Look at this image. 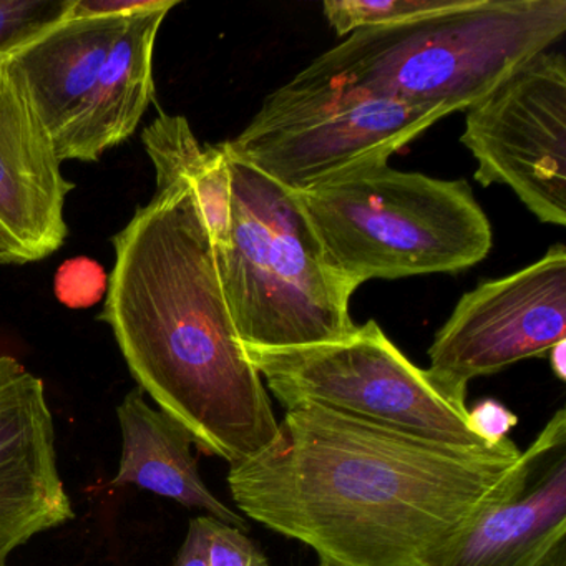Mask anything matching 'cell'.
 Instances as JSON below:
<instances>
[{"label":"cell","instance_id":"cell-1","mask_svg":"<svg viewBox=\"0 0 566 566\" xmlns=\"http://www.w3.org/2000/svg\"><path fill=\"white\" fill-rule=\"evenodd\" d=\"M566 443V410L525 452L467 449L314 406L287 409L273 446L230 467L238 510L337 566H442L460 536L518 495Z\"/></svg>","mask_w":566,"mask_h":566},{"label":"cell","instance_id":"cell-2","mask_svg":"<svg viewBox=\"0 0 566 566\" xmlns=\"http://www.w3.org/2000/svg\"><path fill=\"white\" fill-rule=\"evenodd\" d=\"M112 247L98 321L111 326L138 387L201 452L230 467L273 446L280 422L231 319L193 188L157 181Z\"/></svg>","mask_w":566,"mask_h":566},{"label":"cell","instance_id":"cell-3","mask_svg":"<svg viewBox=\"0 0 566 566\" xmlns=\"http://www.w3.org/2000/svg\"><path fill=\"white\" fill-rule=\"evenodd\" d=\"M565 32L566 0H457L353 32L301 74L450 115L489 97Z\"/></svg>","mask_w":566,"mask_h":566},{"label":"cell","instance_id":"cell-4","mask_svg":"<svg viewBox=\"0 0 566 566\" xmlns=\"http://www.w3.org/2000/svg\"><path fill=\"white\" fill-rule=\"evenodd\" d=\"M177 6L74 0L9 55L62 164L101 161L137 132L155 98L158 32Z\"/></svg>","mask_w":566,"mask_h":566},{"label":"cell","instance_id":"cell-5","mask_svg":"<svg viewBox=\"0 0 566 566\" xmlns=\"http://www.w3.org/2000/svg\"><path fill=\"white\" fill-rule=\"evenodd\" d=\"M327 268L354 291L370 280L459 273L492 250V227L465 180L389 165L294 195Z\"/></svg>","mask_w":566,"mask_h":566},{"label":"cell","instance_id":"cell-6","mask_svg":"<svg viewBox=\"0 0 566 566\" xmlns=\"http://www.w3.org/2000/svg\"><path fill=\"white\" fill-rule=\"evenodd\" d=\"M227 161L230 230L214 251L241 344L287 349L353 333L356 291L327 268L296 197L230 154Z\"/></svg>","mask_w":566,"mask_h":566},{"label":"cell","instance_id":"cell-7","mask_svg":"<svg viewBox=\"0 0 566 566\" xmlns=\"http://www.w3.org/2000/svg\"><path fill=\"white\" fill-rule=\"evenodd\" d=\"M446 117L300 72L264 98L237 138L221 145L231 157L297 195L386 165Z\"/></svg>","mask_w":566,"mask_h":566},{"label":"cell","instance_id":"cell-8","mask_svg":"<svg viewBox=\"0 0 566 566\" xmlns=\"http://www.w3.org/2000/svg\"><path fill=\"white\" fill-rule=\"evenodd\" d=\"M243 349L286 410L321 407L450 446L492 447L470 427L467 403L417 367L376 321L333 343Z\"/></svg>","mask_w":566,"mask_h":566},{"label":"cell","instance_id":"cell-9","mask_svg":"<svg viewBox=\"0 0 566 566\" xmlns=\"http://www.w3.org/2000/svg\"><path fill=\"white\" fill-rule=\"evenodd\" d=\"M475 180L505 185L542 223L566 224V57L543 52L467 111Z\"/></svg>","mask_w":566,"mask_h":566},{"label":"cell","instance_id":"cell-10","mask_svg":"<svg viewBox=\"0 0 566 566\" xmlns=\"http://www.w3.org/2000/svg\"><path fill=\"white\" fill-rule=\"evenodd\" d=\"M566 340V248L460 297L429 347L427 373L465 402L476 377L542 357Z\"/></svg>","mask_w":566,"mask_h":566},{"label":"cell","instance_id":"cell-11","mask_svg":"<svg viewBox=\"0 0 566 566\" xmlns=\"http://www.w3.org/2000/svg\"><path fill=\"white\" fill-rule=\"evenodd\" d=\"M75 184L9 59H0V266L52 256L69 237Z\"/></svg>","mask_w":566,"mask_h":566},{"label":"cell","instance_id":"cell-12","mask_svg":"<svg viewBox=\"0 0 566 566\" xmlns=\"http://www.w3.org/2000/svg\"><path fill=\"white\" fill-rule=\"evenodd\" d=\"M74 516L44 382L14 357L0 356V566Z\"/></svg>","mask_w":566,"mask_h":566},{"label":"cell","instance_id":"cell-13","mask_svg":"<svg viewBox=\"0 0 566 566\" xmlns=\"http://www.w3.org/2000/svg\"><path fill=\"white\" fill-rule=\"evenodd\" d=\"M566 538V443L546 453L525 489L483 513L442 566H538Z\"/></svg>","mask_w":566,"mask_h":566},{"label":"cell","instance_id":"cell-14","mask_svg":"<svg viewBox=\"0 0 566 566\" xmlns=\"http://www.w3.org/2000/svg\"><path fill=\"white\" fill-rule=\"evenodd\" d=\"M122 430V457L112 485H135L175 500L208 516L247 532L243 515L224 505L201 479L191 453L190 433L174 419L148 406L145 392L130 390L117 407Z\"/></svg>","mask_w":566,"mask_h":566},{"label":"cell","instance_id":"cell-15","mask_svg":"<svg viewBox=\"0 0 566 566\" xmlns=\"http://www.w3.org/2000/svg\"><path fill=\"white\" fill-rule=\"evenodd\" d=\"M157 181L184 180L193 188L213 240L214 250L227 247L230 230V170L220 145H201L181 115L160 112L142 134Z\"/></svg>","mask_w":566,"mask_h":566},{"label":"cell","instance_id":"cell-16","mask_svg":"<svg viewBox=\"0 0 566 566\" xmlns=\"http://www.w3.org/2000/svg\"><path fill=\"white\" fill-rule=\"evenodd\" d=\"M457 0H326L324 18L339 38L360 29L410 21L452 8Z\"/></svg>","mask_w":566,"mask_h":566},{"label":"cell","instance_id":"cell-17","mask_svg":"<svg viewBox=\"0 0 566 566\" xmlns=\"http://www.w3.org/2000/svg\"><path fill=\"white\" fill-rule=\"evenodd\" d=\"M74 0H0V59L67 18Z\"/></svg>","mask_w":566,"mask_h":566},{"label":"cell","instance_id":"cell-18","mask_svg":"<svg viewBox=\"0 0 566 566\" xmlns=\"http://www.w3.org/2000/svg\"><path fill=\"white\" fill-rule=\"evenodd\" d=\"M55 294L67 307H92L105 297L108 276L104 268L88 258L65 261L54 281Z\"/></svg>","mask_w":566,"mask_h":566},{"label":"cell","instance_id":"cell-19","mask_svg":"<svg viewBox=\"0 0 566 566\" xmlns=\"http://www.w3.org/2000/svg\"><path fill=\"white\" fill-rule=\"evenodd\" d=\"M210 566H270V562L244 532L211 518Z\"/></svg>","mask_w":566,"mask_h":566},{"label":"cell","instance_id":"cell-20","mask_svg":"<svg viewBox=\"0 0 566 566\" xmlns=\"http://www.w3.org/2000/svg\"><path fill=\"white\" fill-rule=\"evenodd\" d=\"M469 422L476 437L493 446L509 439V432L518 423V417L499 400L483 399L469 409Z\"/></svg>","mask_w":566,"mask_h":566},{"label":"cell","instance_id":"cell-21","mask_svg":"<svg viewBox=\"0 0 566 566\" xmlns=\"http://www.w3.org/2000/svg\"><path fill=\"white\" fill-rule=\"evenodd\" d=\"M211 518L213 516L191 520L175 566H210Z\"/></svg>","mask_w":566,"mask_h":566},{"label":"cell","instance_id":"cell-22","mask_svg":"<svg viewBox=\"0 0 566 566\" xmlns=\"http://www.w3.org/2000/svg\"><path fill=\"white\" fill-rule=\"evenodd\" d=\"M549 364H552L553 374L558 377L559 380L566 379V340L556 344L552 350H549Z\"/></svg>","mask_w":566,"mask_h":566},{"label":"cell","instance_id":"cell-23","mask_svg":"<svg viewBox=\"0 0 566 566\" xmlns=\"http://www.w3.org/2000/svg\"><path fill=\"white\" fill-rule=\"evenodd\" d=\"M538 566H566V538L559 539L545 558L538 563Z\"/></svg>","mask_w":566,"mask_h":566},{"label":"cell","instance_id":"cell-24","mask_svg":"<svg viewBox=\"0 0 566 566\" xmlns=\"http://www.w3.org/2000/svg\"><path fill=\"white\" fill-rule=\"evenodd\" d=\"M317 566H337V565H334V563H331V562H326V559H319V565Z\"/></svg>","mask_w":566,"mask_h":566}]
</instances>
